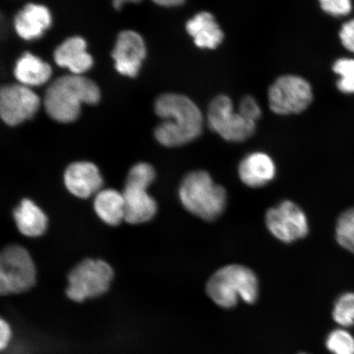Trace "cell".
Returning <instances> with one entry per match:
<instances>
[{"label":"cell","mask_w":354,"mask_h":354,"mask_svg":"<svg viewBox=\"0 0 354 354\" xmlns=\"http://www.w3.org/2000/svg\"><path fill=\"white\" fill-rule=\"evenodd\" d=\"M39 105V97L22 85L4 86L0 90V116L10 126L32 118Z\"/></svg>","instance_id":"obj_11"},{"label":"cell","mask_w":354,"mask_h":354,"mask_svg":"<svg viewBox=\"0 0 354 354\" xmlns=\"http://www.w3.org/2000/svg\"><path fill=\"white\" fill-rule=\"evenodd\" d=\"M326 347L334 354H354V338L347 330H335L327 337Z\"/></svg>","instance_id":"obj_24"},{"label":"cell","mask_w":354,"mask_h":354,"mask_svg":"<svg viewBox=\"0 0 354 354\" xmlns=\"http://www.w3.org/2000/svg\"><path fill=\"white\" fill-rule=\"evenodd\" d=\"M15 75L24 85L39 86L50 78L51 68L38 57L26 52L17 61Z\"/></svg>","instance_id":"obj_20"},{"label":"cell","mask_w":354,"mask_h":354,"mask_svg":"<svg viewBox=\"0 0 354 354\" xmlns=\"http://www.w3.org/2000/svg\"><path fill=\"white\" fill-rule=\"evenodd\" d=\"M154 3L159 4V6L170 7L180 6V4L184 3V1L183 0H158V1L156 0Z\"/></svg>","instance_id":"obj_29"},{"label":"cell","mask_w":354,"mask_h":354,"mask_svg":"<svg viewBox=\"0 0 354 354\" xmlns=\"http://www.w3.org/2000/svg\"><path fill=\"white\" fill-rule=\"evenodd\" d=\"M154 109L162 119L154 131L161 145L176 147L192 142L201 136L203 115L188 97L174 93L161 95L155 101Z\"/></svg>","instance_id":"obj_1"},{"label":"cell","mask_w":354,"mask_h":354,"mask_svg":"<svg viewBox=\"0 0 354 354\" xmlns=\"http://www.w3.org/2000/svg\"><path fill=\"white\" fill-rule=\"evenodd\" d=\"M145 52V42L139 33L131 30H123L118 35L112 53L115 68L126 76H136Z\"/></svg>","instance_id":"obj_12"},{"label":"cell","mask_w":354,"mask_h":354,"mask_svg":"<svg viewBox=\"0 0 354 354\" xmlns=\"http://www.w3.org/2000/svg\"><path fill=\"white\" fill-rule=\"evenodd\" d=\"M94 207L99 218L109 225L115 227L125 220V201L117 190L107 189L97 193Z\"/></svg>","instance_id":"obj_19"},{"label":"cell","mask_w":354,"mask_h":354,"mask_svg":"<svg viewBox=\"0 0 354 354\" xmlns=\"http://www.w3.org/2000/svg\"><path fill=\"white\" fill-rule=\"evenodd\" d=\"M339 35L343 46L354 54V19L342 25Z\"/></svg>","instance_id":"obj_27"},{"label":"cell","mask_w":354,"mask_h":354,"mask_svg":"<svg viewBox=\"0 0 354 354\" xmlns=\"http://www.w3.org/2000/svg\"><path fill=\"white\" fill-rule=\"evenodd\" d=\"M242 183L250 188H260L275 178L277 167L271 157L257 152L248 155L238 168Z\"/></svg>","instance_id":"obj_14"},{"label":"cell","mask_w":354,"mask_h":354,"mask_svg":"<svg viewBox=\"0 0 354 354\" xmlns=\"http://www.w3.org/2000/svg\"><path fill=\"white\" fill-rule=\"evenodd\" d=\"M113 278V268L104 261L84 260L69 273L66 295L75 302L99 297L109 290Z\"/></svg>","instance_id":"obj_6"},{"label":"cell","mask_w":354,"mask_h":354,"mask_svg":"<svg viewBox=\"0 0 354 354\" xmlns=\"http://www.w3.org/2000/svg\"><path fill=\"white\" fill-rule=\"evenodd\" d=\"M334 73L339 77L336 82L338 90L346 95H354V59L340 57L332 66Z\"/></svg>","instance_id":"obj_22"},{"label":"cell","mask_w":354,"mask_h":354,"mask_svg":"<svg viewBox=\"0 0 354 354\" xmlns=\"http://www.w3.org/2000/svg\"><path fill=\"white\" fill-rule=\"evenodd\" d=\"M85 39L80 37H73L55 48L54 57L55 63L68 68L74 74H81L91 68L92 57L86 50Z\"/></svg>","instance_id":"obj_15"},{"label":"cell","mask_w":354,"mask_h":354,"mask_svg":"<svg viewBox=\"0 0 354 354\" xmlns=\"http://www.w3.org/2000/svg\"><path fill=\"white\" fill-rule=\"evenodd\" d=\"M265 223L274 237L286 243L302 240L309 232L306 214L290 201H282L269 209L266 212Z\"/></svg>","instance_id":"obj_10"},{"label":"cell","mask_w":354,"mask_h":354,"mask_svg":"<svg viewBox=\"0 0 354 354\" xmlns=\"http://www.w3.org/2000/svg\"><path fill=\"white\" fill-rule=\"evenodd\" d=\"M207 119L212 131L231 142H242L255 131L256 122L234 112L232 100L227 95L216 96L211 101Z\"/></svg>","instance_id":"obj_8"},{"label":"cell","mask_w":354,"mask_h":354,"mask_svg":"<svg viewBox=\"0 0 354 354\" xmlns=\"http://www.w3.org/2000/svg\"><path fill=\"white\" fill-rule=\"evenodd\" d=\"M185 28L198 48L214 50L224 39L223 30L209 12H198L187 21Z\"/></svg>","instance_id":"obj_16"},{"label":"cell","mask_w":354,"mask_h":354,"mask_svg":"<svg viewBox=\"0 0 354 354\" xmlns=\"http://www.w3.org/2000/svg\"><path fill=\"white\" fill-rule=\"evenodd\" d=\"M100 99V88L91 79L77 74L65 75L47 88L44 106L54 120L70 122L79 116L82 104H95Z\"/></svg>","instance_id":"obj_2"},{"label":"cell","mask_w":354,"mask_h":354,"mask_svg":"<svg viewBox=\"0 0 354 354\" xmlns=\"http://www.w3.org/2000/svg\"><path fill=\"white\" fill-rule=\"evenodd\" d=\"M154 178V169L148 163L140 162L131 167L122 192L127 223H147L156 214L157 203L147 192Z\"/></svg>","instance_id":"obj_5"},{"label":"cell","mask_w":354,"mask_h":354,"mask_svg":"<svg viewBox=\"0 0 354 354\" xmlns=\"http://www.w3.org/2000/svg\"><path fill=\"white\" fill-rule=\"evenodd\" d=\"M335 238L340 246L354 254V207L339 216L335 227Z\"/></svg>","instance_id":"obj_21"},{"label":"cell","mask_w":354,"mask_h":354,"mask_svg":"<svg viewBox=\"0 0 354 354\" xmlns=\"http://www.w3.org/2000/svg\"><path fill=\"white\" fill-rule=\"evenodd\" d=\"M313 100L311 85L304 78L295 75L279 77L269 88L270 109L279 115L302 113Z\"/></svg>","instance_id":"obj_9"},{"label":"cell","mask_w":354,"mask_h":354,"mask_svg":"<svg viewBox=\"0 0 354 354\" xmlns=\"http://www.w3.org/2000/svg\"><path fill=\"white\" fill-rule=\"evenodd\" d=\"M322 10L334 17H343L349 15L353 10L351 0H321Z\"/></svg>","instance_id":"obj_25"},{"label":"cell","mask_w":354,"mask_h":354,"mask_svg":"<svg viewBox=\"0 0 354 354\" xmlns=\"http://www.w3.org/2000/svg\"><path fill=\"white\" fill-rule=\"evenodd\" d=\"M238 112L240 113L243 117H245L248 120L256 122L257 120L261 117L262 111L259 107L257 101L251 96H245L241 100L240 104H239Z\"/></svg>","instance_id":"obj_26"},{"label":"cell","mask_w":354,"mask_h":354,"mask_svg":"<svg viewBox=\"0 0 354 354\" xmlns=\"http://www.w3.org/2000/svg\"><path fill=\"white\" fill-rule=\"evenodd\" d=\"M64 183L73 196L87 198L99 192L103 185V179L94 163L77 162L66 167Z\"/></svg>","instance_id":"obj_13"},{"label":"cell","mask_w":354,"mask_h":354,"mask_svg":"<svg viewBox=\"0 0 354 354\" xmlns=\"http://www.w3.org/2000/svg\"><path fill=\"white\" fill-rule=\"evenodd\" d=\"M13 216L19 232L28 237H38L46 232L47 216L32 201L24 198L13 212Z\"/></svg>","instance_id":"obj_18"},{"label":"cell","mask_w":354,"mask_h":354,"mask_svg":"<svg viewBox=\"0 0 354 354\" xmlns=\"http://www.w3.org/2000/svg\"><path fill=\"white\" fill-rule=\"evenodd\" d=\"M334 320L339 326L349 327L354 325V293H346L340 296L335 304Z\"/></svg>","instance_id":"obj_23"},{"label":"cell","mask_w":354,"mask_h":354,"mask_svg":"<svg viewBox=\"0 0 354 354\" xmlns=\"http://www.w3.org/2000/svg\"><path fill=\"white\" fill-rule=\"evenodd\" d=\"M179 198L190 214L207 221L220 218L227 205V193L205 171L190 172L179 189Z\"/></svg>","instance_id":"obj_4"},{"label":"cell","mask_w":354,"mask_h":354,"mask_svg":"<svg viewBox=\"0 0 354 354\" xmlns=\"http://www.w3.org/2000/svg\"><path fill=\"white\" fill-rule=\"evenodd\" d=\"M12 337V331L10 325L4 321H0V348L3 351L8 346Z\"/></svg>","instance_id":"obj_28"},{"label":"cell","mask_w":354,"mask_h":354,"mask_svg":"<svg viewBox=\"0 0 354 354\" xmlns=\"http://www.w3.org/2000/svg\"><path fill=\"white\" fill-rule=\"evenodd\" d=\"M35 268L28 250L19 245L4 249L0 256V293L2 295L28 291L35 283Z\"/></svg>","instance_id":"obj_7"},{"label":"cell","mask_w":354,"mask_h":354,"mask_svg":"<svg viewBox=\"0 0 354 354\" xmlns=\"http://www.w3.org/2000/svg\"><path fill=\"white\" fill-rule=\"evenodd\" d=\"M207 296L223 308H233L243 301L253 304L259 296V281L256 274L241 264L224 266L212 274L206 285Z\"/></svg>","instance_id":"obj_3"},{"label":"cell","mask_w":354,"mask_h":354,"mask_svg":"<svg viewBox=\"0 0 354 354\" xmlns=\"http://www.w3.org/2000/svg\"><path fill=\"white\" fill-rule=\"evenodd\" d=\"M300 354H306V353H300Z\"/></svg>","instance_id":"obj_30"},{"label":"cell","mask_w":354,"mask_h":354,"mask_svg":"<svg viewBox=\"0 0 354 354\" xmlns=\"http://www.w3.org/2000/svg\"><path fill=\"white\" fill-rule=\"evenodd\" d=\"M50 22V13L46 6L28 3L17 13L15 26L17 33L21 38L30 39L41 37Z\"/></svg>","instance_id":"obj_17"}]
</instances>
